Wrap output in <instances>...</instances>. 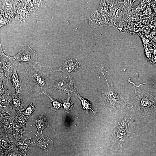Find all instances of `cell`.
Segmentation results:
<instances>
[{
	"instance_id": "603a6c76",
	"label": "cell",
	"mask_w": 156,
	"mask_h": 156,
	"mask_svg": "<svg viewBox=\"0 0 156 156\" xmlns=\"http://www.w3.org/2000/svg\"><path fill=\"white\" fill-rule=\"evenodd\" d=\"M10 98L8 90L6 89L4 93L1 96L0 104H3L9 103Z\"/></svg>"
},
{
	"instance_id": "484cf974",
	"label": "cell",
	"mask_w": 156,
	"mask_h": 156,
	"mask_svg": "<svg viewBox=\"0 0 156 156\" xmlns=\"http://www.w3.org/2000/svg\"><path fill=\"white\" fill-rule=\"evenodd\" d=\"M0 156H25L17 150L15 148L3 155Z\"/></svg>"
},
{
	"instance_id": "4316f807",
	"label": "cell",
	"mask_w": 156,
	"mask_h": 156,
	"mask_svg": "<svg viewBox=\"0 0 156 156\" xmlns=\"http://www.w3.org/2000/svg\"><path fill=\"white\" fill-rule=\"evenodd\" d=\"M6 89L3 87L2 79L0 80V96L3 95L5 92Z\"/></svg>"
},
{
	"instance_id": "44dd1931",
	"label": "cell",
	"mask_w": 156,
	"mask_h": 156,
	"mask_svg": "<svg viewBox=\"0 0 156 156\" xmlns=\"http://www.w3.org/2000/svg\"><path fill=\"white\" fill-rule=\"evenodd\" d=\"M32 116V114L27 116L23 115L22 114V112H21L20 114L16 117L15 119L25 129V125L27 121L29 118Z\"/></svg>"
},
{
	"instance_id": "52a82bcc",
	"label": "cell",
	"mask_w": 156,
	"mask_h": 156,
	"mask_svg": "<svg viewBox=\"0 0 156 156\" xmlns=\"http://www.w3.org/2000/svg\"><path fill=\"white\" fill-rule=\"evenodd\" d=\"M113 19L108 13L97 10L90 16L89 23L91 27L96 29L106 26L113 27Z\"/></svg>"
},
{
	"instance_id": "7c38bea8",
	"label": "cell",
	"mask_w": 156,
	"mask_h": 156,
	"mask_svg": "<svg viewBox=\"0 0 156 156\" xmlns=\"http://www.w3.org/2000/svg\"><path fill=\"white\" fill-rule=\"evenodd\" d=\"M9 104L15 110L22 112L24 109L22 98L19 93L13 92L10 97Z\"/></svg>"
},
{
	"instance_id": "ba28073f",
	"label": "cell",
	"mask_w": 156,
	"mask_h": 156,
	"mask_svg": "<svg viewBox=\"0 0 156 156\" xmlns=\"http://www.w3.org/2000/svg\"><path fill=\"white\" fill-rule=\"evenodd\" d=\"M31 142L32 146L41 148L43 153L47 154L53 146L52 140L43 133H36L31 138Z\"/></svg>"
},
{
	"instance_id": "7a4b0ae2",
	"label": "cell",
	"mask_w": 156,
	"mask_h": 156,
	"mask_svg": "<svg viewBox=\"0 0 156 156\" xmlns=\"http://www.w3.org/2000/svg\"><path fill=\"white\" fill-rule=\"evenodd\" d=\"M114 129L112 143L122 153L124 142L137 133L136 125L133 114L128 111L120 115L116 119Z\"/></svg>"
},
{
	"instance_id": "7402d4cb",
	"label": "cell",
	"mask_w": 156,
	"mask_h": 156,
	"mask_svg": "<svg viewBox=\"0 0 156 156\" xmlns=\"http://www.w3.org/2000/svg\"><path fill=\"white\" fill-rule=\"evenodd\" d=\"M68 98L65 100H62L63 105L64 109L67 112L73 109V104L70 100L69 96Z\"/></svg>"
},
{
	"instance_id": "9c48e42d",
	"label": "cell",
	"mask_w": 156,
	"mask_h": 156,
	"mask_svg": "<svg viewBox=\"0 0 156 156\" xmlns=\"http://www.w3.org/2000/svg\"><path fill=\"white\" fill-rule=\"evenodd\" d=\"M0 155H3L15 148V139L12 135L0 132Z\"/></svg>"
},
{
	"instance_id": "ac0fdd59",
	"label": "cell",
	"mask_w": 156,
	"mask_h": 156,
	"mask_svg": "<svg viewBox=\"0 0 156 156\" xmlns=\"http://www.w3.org/2000/svg\"><path fill=\"white\" fill-rule=\"evenodd\" d=\"M42 1L34 0L30 1L28 6L29 10L31 12H34L40 9L41 6Z\"/></svg>"
},
{
	"instance_id": "3957f363",
	"label": "cell",
	"mask_w": 156,
	"mask_h": 156,
	"mask_svg": "<svg viewBox=\"0 0 156 156\" xmlns=\"http://www.w3.org/2000/svg\"><path fill=\"white\" fill-rule=\"evenodd\" d=\"M133 101L141 118L151 115L156 112V96L141 88L135 89Z\"/></svg>"
},
{
	"instance_id": "277c9868",
	"label": "cell",
	"mask_w": 156,
	"mask_h": 156,
	"mask_svg": "<svg viewBox=\"0 0 156 156\" xmlns=\"http://www.w3.org/2000/svg\"><path fill=\"white\" fill-rule=\"evenodd\" d=\"M20 63L14 57L5 55L2 50L0 43V77L6 84L16 67Z\"/></svg>"
},
{
	"instance_id": "30bf717a",
	"label": "cell",
	"mask_w": 156,
	"mask_h": 156,
	"mask_svg": "<svg viewBox=\"0 0 156 156\" xmlns=\"http://www.w3.org/2000/svg\"><path fill=\"white\" fill-rule=\"evenodd\" d=\"M15 149L25 156L31 148L32 145L31 138L25 137L23 135L14 138Z\"/></svg>"
},
{
	"instance_id": "ffe728a7",
	"label": "cell",
	"mask_w": 156,
	"mask_h": 156,
	"mask_svg": "<svg viewBox=\"0 0 156 156\" xmlns=\"http://www.w3.org/2000/svg\"><path fill=\"white\" fill-rule=\"evenodd\" d=\"M76 95L77 97L81 100L83 108L85 109L86 112L88 113V109H90L93 112L94 114L96 112L94 111L92 109V104L91 103L90 101L82 98L79 95Z\"/></svg>"
},
{
	"instance_id": "d6986e66",
	"label": "cell",
	"mask_w": 156,
	"mask_h": 156,
	"mask_svg": "<svg viewBox=\"0 0 156 156\" xmlns=\"http://www.w3.org/2000/svg\"><path fill=\"white\" fill-rule=\"evenodd\" d=\"M45 94L49 97L52 103V107L51 108L52 109L56 111L57 109H60L62 107V100L54 99L47 94Z\"/></svg>"
},
{
	"instance_id": "5bb4252c",
	"label": "cell",
	"mask_w": 156,
	"mask_h": 156,
	"mask_svg": "<svg viewBox=\"0 0 156 156\" xmlns=\"http://www.w3.org/2000/svg\"><path fill=\"white\" fill-rule=\"evenodd\" d=\"M14 1H1V12L3 11V14H8L12 12L14 9L16 4Z\"/></svg>"
},
{
	"instance_id": "6da1fadb",
	"label": "cell",
	"mask_w": 156,
	"mask_h": 156,
	"mask_svg": "<svg viewBox=\"0 0 156 156\" xmlns=\"http://www.w3.org/2000/svg\"><path fill=\"white\" fill-rule=\"evenodd\" d=\"M52 71L50 67L45 64L38 63L27 65L25 83L29 95L36 97L47 94Z\"/></svg>"
},
{
	"instance_id": "8992f818",
	"label": "cell",
	"mask_w": 156,
	"mask_h": 156,
	"mask_svg": "<svg viewBox=\"0 0 156 156\" xmlns=\"http://www.w3.org/2000/svg\"><path fill=\"white\" fill-rule=\"evenodd\" d=\"M38 54L28 45H23L18 53L13 57L21 64H33L38 63Z\"/></svg>"
},
{
	"instance_id": "4fadbf2b",
	"label": "cell",
	"mask_w": 156,
	"mask_h": 156,
	"mask_svg": "<svg viewBox=\"0 0 156 156\" xmlns=\"http://www.w3.org/2000/svg\"><path fill=\"white\" fill-rule=\"evenodd\" d=\"M35 125L37 128L36 133H42V131L45 128L49 126V124L46 116L42 115L38 116L36 118Z\"/></svg>"
},
{
	"instance_id": "5b68a950",
	"label": "cell",
	"mask_w": 156,
	"mask_h": 156,
	"mask_svg": "<svg viewBox=\"0 0 156 156\" xmlns=\"http://www.w3.org/2000/svg\"><path fill=\"white\" fill-rule=\"evenodd\" d=\"M103 101L105 105L112 109H119L126 105L121 95L114 88L113 84L108 86V89L103 94Z\"/></svg>"
},
{
	"instance_id": "e0dca14e",
	"label": "cell",
	"mask_w": 156,
	"mask_h": 156,
	"mask_svg": "<svg viewBox=\"0 0 156 156\" xmlns=\"http://www.w3.org/2000/svg\"><path fill=\"white\" fill-rule=\"evenodd\" d=\"M10 80L13 86L15 89V91L20 93V91L21 87V82L16 71V68L14 70L11 77Z\"/></svg>"
},
{
	"instance_id": "9a60e30c",
	"label": "cell",
	"mask_w": 156,
	"mask_h": 156,
	"mask_svg": "<svg viewBox=\"0 0 156 156\" xmlns=\"http://www.w3.org/2000/svg\"><path fill=\"white\" fill-rule=\"evenodd\" d=\"M78 64V62L76 61L73 58L69 57L64 60L62 66L57 70L64 72L66 70L69 72L70 70V68H74L75 66H77Z\"/></svg>"
},
{
	"instance_id": "8fae6325",
	"label": "cell",
	"mask_w": 156,
	"mask_h": 156,
	"mask_svg": "<svg viewBox=\"0 0 156 156\" xmlns=\"http://www.w3.org/2000/svg\"><path fill=\"white\" fill-rule=\"evenodd\" d=\"M16 117L0 116V132L8 135H12L14 121Z\"/></svg>"
},
{
	"instance_id": "2e32d148",
	"label": "cell",
	"mask_w": 156,
	"mask_h": 156,
	"mask_svg": "<svg viewBox=\"0 0 156 156\" xmlns=\"http://www.w3.org/2000/svg\"><path fill=\"white\" fill-rule=\"evenodd\" d=\"M25 129L15 118L14 121L12 130V135L14 138L23 135V134L25 132Z\"/></svg>"
},
{
	"instance_id": "cb8c5ba5",
	"label": "cell",
	"mask_w": 156,
	"mask_h": 156,
	"mask_svg": "<svg viewBox=\"0 0 156 156\" xmlns=\"http://www.w3.org/2000/svg\"><path fill=\"white\" fill-rule=\"evenodd\" d=\"M35 109L36 108L33 103H31L23 112H22V113L25 115L30 116L31 115L32 113L34 111Z\"/></svg>"
},
{
	"instance_id": "d4e9b609",
	"label": "cell",
	"mask_w": 156,
	"mask_h": 156,
	"mask_svg": "<svg viewBox=\"0 0 156 156\" xmlns=\"http://www.w3.org/2000/svg\"><path fill=\"white\" fill-rule=\"evenodd\" d=\"M94 70L97 72L99 78H100V73H102L103 75V76H104L105 78L106 79L107 83L108 85L109 84L108 83L106 78L105 77L104 73V72H106L107 73H108V72L105 69L104 66L103 65V64H101L99 68L97 69L95 68L94 69Z\"/></svg>"
}]
</instances>
